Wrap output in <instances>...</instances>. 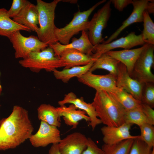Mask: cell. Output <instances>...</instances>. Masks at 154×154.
<instances>
[{
    "instance_id": "cell-26",
    "label": "cell",
    "mask_w": 154,
    "mask_h": 154,
    "mask_svg": "<svg viewBox=\"0 0 154 154\" xmlns=\"http://www.w3.org/2000/svg\"><path fill=\"white\" fill-rule=\"evenodd\" d=\"M120 62L119 61L105 53L95 61L89 71L92 72L97 69H103L108 71L110 74L117 76Z\"/></svg>"
},
{
    "instance_id": "cell-25",
    "label": "cell",
    "mask_w": 154,
    "mask_h": 154,
    "mask_svg": "<svg viewBox=\"0 0 154 154\" xmlns=\"http://www.w3.org/2000/svg\"><path fill=\"white\" fill-rule=\"evenodd\" d=\"M94 61H92L85 65L64 69L61 71L55 69L52 72L56 79L60 80L64 83H67L72 78L74 77L77 78L89 71Z\"/></svg>"
},
{
    "instance_id": "cell-38",
    "label": "cell",
    "mask_w": 154,
    "mask_h": 154,
    "mask_svg": "<svg viewBox=\"0 0 154 154\" xmlns=\"http://www.w3.org/2000/svg\"><path fill=\"white\" fill-rule=\"evenodd\" d=\"M2 91V89H0V96L1 95Z\"/></svg>"
},
{
    "instance_id": "cell-9",
    "label": "cell",
    "mask_w": 154,
    "mask_h": 154,
    "mask_svg": "<svg viewBox=\"0 0 154 154\" xmlns=\"http://www.w3.org/2000/svg\"><path fill=\"white\" fill-rule=\"evenodd\" d=\"M132 4L133 9L131 15L123 22L120 27L102 44L109 43L116 39L123 30L131 25L143 22V14L145 11L147 10L149 14L154 13L153 0H133Z\"/></svg>"
},
{
    "instance_id": "cell-3",
    "label": "cell",
    "mask_w": 154,
    "mask_h": 154,
    "mask_svg": "<svg viewBox=\"0 0 154 154\" xmlns=\"http://www.w3.org/2000/svg\"><path fill=\"white\" fill-rule=\"evenodd\" d=\"M61 0H54L50 3L37 0V9L39 27L36 33L41 41L48 46L58 42L55 35L57 28L55 25V11L58 3Z\"/></svg>"
},
{
    "instance_id": "cell-37",
    "label": "cell",
    "mask_w": 154,
    "mask_h": 154,
    "mask_svg": "<svg viewBox=\"0 0 154 154\" xmlns=\"http://www.w3.org/2000/svg\"><path fill=\"white\" fill-rule=\"evenodd\" d=\"M48 154H62L59 150L58 143L52 144L49 150Z\"/></svg>"
},
{
    "instance_id": "cell-8",
    "label": "cell",
    "mask_w": 154,
    "mask_h": 154,
    "mask_svg": "<svg viewBox=\"0 0 154 154\" xmlns=\"http://www.w3.org/2000/svg\"><path fill=\"white\" fill-rule=\"evenodd\" d=\"M111 0L107 1L94 13L89 21L88 28L89 31L88 36L94 46L102 43L104 41L102 32L107 26L111 16Z\"/></svg>"
},
{
    "instance_id": "cell-12",
    "label": "cell",
    "mask_w": 154,
    "mask_h": 154,
    "mask_svg": "<svg viewBox=\"0 0 154 154\" xmlns=\"http://www.w3.org/2000/svg\"><path fill=\"white\" fill-rule=\"evenodd\" d=\"M77 78L79 82L95 89L96 91L108 92L116 87V75L110 73L105 75H99L88 71Z\"/></svg>"
},
{
    "instance_id": "cell-14",
    "label": "cell",
    "mask_w": 154,
    "mask_h": 154,
    "mask_svg": "<svg viewBox=\"0 0 154 154\" xmlns=\"http://www.w3.org/2000/svg\"><path fill=\"white\" fill-rule=\"evenodd\" d=\"M132 125L124 123L118 126L105 125L102 127L101 130L104 144L112 145L127 139L140 138L139 135L134 136L130 134L129 130Z\"/></svg>"
},
{
    "instance_id": "cell-39",
    "label": "cell",
    "mask_w": 154,
    "mask_h": 154,
    "mask_svg": "<svg viewBox=\"0 0 154 154\" xmlns=\"http://www.w3.org/2000/svg\"><path fill=\"white\" fill-rule=\"evenodd\" d=\"M0 89H2L1 86V85L0 83Z\"/></svg>"
},
{
    "instance_id": "cell-19",
    "label": "cell",
    "mask_w": 154,
    "mask_h": 154,
    "mask_svg": "<svg viewBox=\"0 0 154 154\" xmlns=\"http://www.w3.org/2000/svg\"><path fill=\"white\" fill-rule=\"evenodd\" d=\"M12 19L18 24L28 27L31 31L37 33L38 30V17L36 6L29 1Z\"/></svg>"
},
{
    "instance_id": "cell-10",
    "label": "cell",
    "mask_w": 154,
    "mask_h": 154,
    "mask_svg": "<svg viewBox=\"0 0 154 154\" xmlns=\"http://www.w3.org/2000/svg\"><path fill=\"white\" fill-rule=\"evenodd\" d=\"M146 44L143 41L141 34L136 35L132 32L125 37L106 44H100L94 46V52L92 56L96 60L102 54L117 48L129 49L136 46H143Z\"/></svg>"
},
{
    "instance_id": "cell-40",
    "label": "cell",
    "mask_w": 154,
    "mask_h": 154,
    "mask_svg": "<svg viewBox=\"0 0 154 154\" xmlns=\"http://www.w3.org/2000/svg\"><path fill=\"white\" fill-rule=\"evenodd\" d=\"M0 106H1V105H0Z\"/></svg>"
},
{
    "instance_id": "cell-13",
    "label": "cell",
    "mask_w": 154,
    "mask_h": 154,
    "mask_svg": "<svg viewBox=\"0 0 154 154\" xmlns=\"http://www.w3.org/2000/svg\"><path fill=\"white\" fill-rule=\"evenodd\" d=\"M143 84L131 77L125 66L119 63L116 81L117 87L123 89L141 102Z\"/></svg>"
},
{
    "instance_id": "cell-28",
    "label": "cell",
    "mask_w": 154,
    "mask_h": 154,
    "mask_svg": "<svg viewBox=\"0 0 154 154\" xmlns=\"http://www.w3.org/2000/svg\"><path fill=\"white\" fill-rule=\"evenodd\" d=\"M124 122L131 125L135 124L139 127L145 123L150 124L141 107L126 111L124 116Z\"/></svg>"
},
{
    "instance_id": "cell-22",
    "label": "cell",
    "mask_w": 154,
    "mask_h": 154,
    "mask_svg": "<svg viewBox=\"0 0 154 154\" xmlns=\"http://www.w3.org/2000/svg\"><path fill=\"white\" fill-rule=\"evenodd\" d=\"M23 30L30 32L27 27L15 22L8 16L7 10L4 8H0V36L8 38L14 32Z\"/></svg>"
},
{
    "instance_id": "cell-5",
    "label": "cell",
    "mask_w": 154,
    "mask_h": 154,
    "mask_svg": "<svg viewBox=\"0 0 154 154\" xmlns=\"http://www.w3.org/2000/svg\"><path fill=\"white\" fill-rule=\"evenodd\" d=\"M106 1H100L87 10L78 11L74 13L72 19L68 24L62 28L57 27L55 35L58 42L63 45L67 44L74 35L81 31L87 30L89 16L98 7Z\"/></svg>"
},
{
    "instance_id": "cell-11",
    "label": "cell",
    "mask_w": 154,
    "mask_h": 154,
    "mask_svg": "<svg viewBox=\"0 0 154 154\" xmlns=\"http://www.w3.org/2000/svg\"><path fill=\"white\" fill-rule=\"evenodd\" d=\"M29 139L33 147H44L50 144L58 143L61 139L57 127L41 121L38 131Z\"/></svg>"
},
{
    "instance_id": "cell-34",
    "label": "cell",
    "mask_w": 154,
    "mask_h": 154,
    "mask_svg": "<svg viewBox=\"0 0 154 154\" xmlns=\"http://www.w3.org/2000/svg\"><path fill=\"white\" fill-rule=\"evenodd\" d=\"M82 154H104L102 148L98 147L95 142L90 138H88L86 149Z\"/></svg>"
},
{
    "instance_id": "cell-1",
    "label": "cell",
    "mask_w": 154,
    "mask_h": 154,
    "mask_svg": "<svg viewBox=\"0 0 154 154\" xmlns=\"http://www.w3.org/2000/svg\"><path fill=\"white\" fill-rule=\"evenodd\" d=\"M33 131L28 111L14 106L10 115L0 121V151L17 147L29 139Z\"/></svg>"
},
{
    "instance_id": "cell-35",
    "label": "cell",
    "mask_w": 154,
    "mask_h": 154,
    "mask_svg": "<svg viewBox=\"0 0 154 154\" xmlns=\"http://www.w3.org/2000/svg\"><path fill=\"white\" fill-rule=\"evenodd\" d=\"M141 109L149 120L150 124L154 125V110L153 108L145 104H141Z\"/></svg>"
},
{
    "instance_id": "cell-21",
    "label": "cell",
    "mask_w": 154,
    "mask_h": 154,
    "mask_svg": "<svg viewBox=\"0 0 154 154\" xmlns=\"http://www.w3.org/2000/svg\"><path fill=\"white\" fill-rule=\"evenodd\" d=\"M59 58L64 63V69L85 65L95 60L91 55L77 50L69 49L62 50L60 54Z\"/></svg>"
},
{
    "instance_id": "cell-6",
    "label": "cell",
    "mask_w": 154,
    "mask_h": 154,
    "mask_svg": "<svg viewBox=\"0 0 154 154\" xmlns=\"http://www.w3.org/2000/svg\"><path fill=\"white\" fill-rule=\"evenodd\" d=\"M8 38L12 44L16 58L25 59L31 53L40 51L48 46L40 41L37 36L25 37L21 34L20 31L13 33Z\"/></svg>"
},
{
    "instance_id": "cell-29",
    "label": "cell",
    "mask_w": 154,
    "mask_h": 154,
    "mask_svg": "<svg viewBox=\"0 0 154 154\" xmlns=\"http://www.w3.org/2000/svg\"><path fill=\"white\" fill-rule=\"evenodd\" d=\"M143 29L141 33L143 40L146 44L154 45V23L147 10L143 14Z\"/></svg>"
},
{
    "instance_id": "cell-18",
    "label": "cell",
    "mask_w": 154,
    "mask_h": 154,
    "mask_svg": "<svg viewBox=\"0 0 154 154\" xmlns=\"http://www.w3.org/2000/svg\"><path fill=\"white\" fill-rule=\"evenodd\" d=\"M148 44L146 43L141 47L133 49H123L118 51L111 50L105 53L125 65L129 74L131 77L133 67L137 60Z\"/></svg>"
},
{
    "instance_id": "cell-31",
    "label": "cell",
    "mask_w": 154,
    "mask_h": 154,
    "mask_svg": "<svg viewBox=\"0 0 154 154\" xmlns=\"http://www.w3.org/2000/svg\"><path fill=\"white\" fill-rule=\"evenodd\" d=\"M141 102L152 108L154 107V84L148 82L143 84Z\"/></svg>"
},
{
    "instance_id": "cell-24",
    "label": "cell",
    "mask_w": 154,
    "mask_h": 154,
    "mask_svg": "<svg viewBox=\"0 0 154 154\" xmlns=\"http://www.w3.org/2000/svg\"><path fill=\"white\" fill-rule=\"evenodd\" d=\"M37 112L39 120L57 127L61 126L60 117L56 108L49 104H42L38 107Z\"/></svg>"
},
{
    "instance_id": "cell-7",
    "label": "cell",
    "mask_w": 154,
    "mask_h": 154,
    "mask_svg": "<svg viewBox=\"0 0 154 154\" xmlns=\"http://www.w3.org/2000/svg\"><path fill=\"white\" fill-rule=\"evenodd\" d=\"M154 45L148 44L137 60L131 76L142 84L154 83V75L151 68L154 63Z\"/></svg>"
},
{
    "instance_id": "cell-4",
    "label": "cell",
    "mask_w": 154,
    "mask_h": 154,
    "mask_svg": "<svg viewBox=\"0 0 154 154\" xmlns=\"http://www.w3.org/2000/svg\"><path fill=\"white\" fill-rule=\"evenodd\" d=\"M19 62L23 67L37 73L43 69L52 72L57 68L65 67L64 62L55 56L53 49L49 46L40 51L31 53Z\"/></svg>"
},
{
    "instance_id": "cell-20",
    "label": "cell",
    "mask_w": 154,
    "mask_h": 154,
    "mask_svg": "<svg viewBox=\"0 0 154 154\" xmlns=\"http://www.w3.org/2000/svg\"><path fill=\"white\" fill-rule=\"evenodd\" d=\"M60 117H63L65 123L67 125L72 126V129L77 128L79 121L84 120L90 122V119L86 115L84 111L78 110L73 104H71L68 106L63 105L56 108Z\"/></svg>"
},
{
    "instance_id": "cell-36",
    "label": "cell",
    "mask_w": 154,
    "mask_h": 154,
    "mask_svg": "<svg viewBox=\"0 0 154 154\" xmlns=\"http://www.w3.org/2000/svg\"><path fill=\"white\" fill-rule=\"evenodd\" d=\"M115 8L119 11H122L128 5L132 4V0H110Z\"/></svg>"
},
{
    "instance_id": "cell-30",
    "label": "cell",
    "mask_w": 154,
    "mask_h": 154,
    "mask_svg": "<svg viewBox=\"0 0 154 154\" xmlns=\"http://www.w3.org/2000/svg\"><path fill=\"white\" fill-rule=\"evenodd\" d=\"M141 134L140 139L149 147H154V127L148 123L144 124L139 127Z\"/></svg>"
},
{
    "instance_id": "cell-15",
    "label": "cell",
    "mask_w": 154,
    "mask_h": 154,
    "mask_svg": "<svg viewBox=\"0 0 154 154\" xmlns=\"http://www.w3.org/2000/svg\"><path fill=\"white\" fill-rule=\"evenodd\" d=\"M87 143L88 138L84 134L76 132L61 139L58 147L62 154H82L87 148Z\"/></svg>"
},
{
    "instance_id": "cell-16",
    "label": "cell",
    "mask_w": 154,
    "mask_h": 154,
    "mask_svg": "<svg viewBox=\"0 0 154 154\" xmlns=\"http://www.w3.org/2000/svg\"><path fill=\"white\" fill-rule=\"evenodd\" d=\"M48 46L53 49L55 56L59 58L61 52L66 49L77 50L92 56L94 52V46L90 42L88 33L85 31L82 32L81 35L78 38H73L70 43L63 45L58 42Z\"/></svg>"
},
{
    "instance_id": "cell-23",
    "label": "cell",
    "mask_w": 154,
    "mask_h": 154,
    "mask_svg": "<svg viewBox=\"0 0 154 154\" xmlns=\"http://www.w3.org/2000/svg\"><path fill=\"white\" fill-rule=\"evenodd\" d=\"M108 92L126 111L141 107L140 101L122 88L116 86Z\"/></svg>"
},
{
    "instance_id": "cell-32",
    "label": "cell",
    "mask_w": 154,
    "mask_h": 154,
    "mask_svg": "<svg viewBox=\"0 0 154 154\" xmlns=\"http://www.w3.org/2000/svg\"><path fill=\"white\" fill-rule=\"evenodd\" d=\"M152 149L139 138H137L133 140L129 154H151Z\"/></svg>"
},
{
    "instance_id": "cell-17",
    "label": "cell",
    "mask_w": 154,
    "mask_h": 154,
    "mask_svg": "<svg viewBox=\"0 0 154 154\" xmlns=\"http://www.w3.org/2000/svg\"><path fill=\"white\" fill-rule=\"evenodd\" d=\"M60 106L67 104H73L78 109L85 112L90 119L89 123L92 129L94 130L98 125L102 123L101 120L97 117L95 109L92 103H87L81 97L78 98L73 92H70L64 95V98L58 102Z\"/></svg>"
},
{
    "instance_id": "cell-2",
    "label": "cell",
    "mask_w": 154,
    "mask_h": 154,
    "mask_svg": "<svg viewBox=\"0 0 154 154\" xmlns=\"http://www.w3.org/2000/svg\"><path fill=\"white\" fill-rule=\"evenodd\" d=\"M91 103L97 117L105 125L117 127L125 123L126 111L107 92L96 91Z\"/></svg>"
},
{
    "instance_id": "cell-27",
    "label": "cell",
    "mask_w": 154,
    "mask_h": 154,
    "mask_svg": "<svg viewBox=\"0 0 154 154\" xmlns=\"http://www.w3.org/2000/svg\"><path fill=\"white\" fill-rule=\"evenodd\" d=\"M133 140L127 139L112 145L104 144L102 149L104 154H129Z\"/></svg>"
},
{
    "instance_id": "cell-33",
    "label": "cell",
    "mask_w": 154,
    "mask_h": 154,
    "mask_svg": "<svg viewBox=\"0 0 154 154\" xmlns=\"http://www.w3.org/2000/svg\"><path fill=\"white\" fill-rule=\"evenodd\" d=\"M29 2L27 0H13L11 7L7 10L9 16L13 19L15 17Z\"/></svg>"
}]
</instances>
